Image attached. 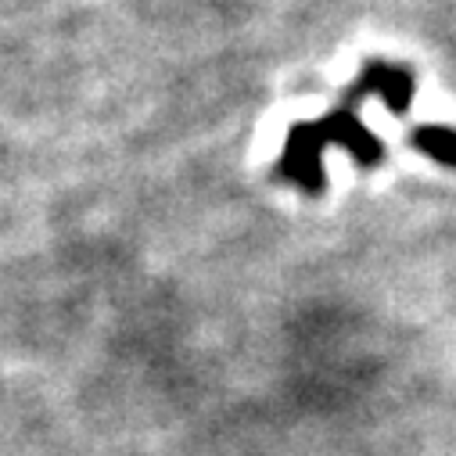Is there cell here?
<instances>
[{
    "mask_svg": "<svg viewBox=\"0 0 456 456\" xmlns=\"http://www.w3.org/2000/svg\"><path fill=\"white\" fill-rule=\"evenodd\" d=\"M346 148L360 166H378L385 159V144L363 126V119L356 116V108H334L323 119L313 123H295L288 141H284V155L277 173L295 180L302 191L320 194L323 191V151L327 148Z\"/></svg>",
    "mask_w": 456,
    "mask_h": 456,
    "instance_id": "6da1fadb",
    "label": "cell"
},
{
    "mask_svg": "<svg viewBox=\"0 0 456 456\" xmlns=\"http://www.w3.org/2000/svg\"><path fill=\"white\" fill-rule=\"evenodd\" d=\"M346 97H349V108H356L367 97H381L395 116H403L413 101V72L406 65H392V61H367Z\"/></svg>",
    "mask_w": 456,
    "mask_h": 456,
    "instance_id": "7a4b0ae2",
    "label": "cell"
},
{
    "mask_svg": "<svg viewBox=\"0 0 456 456\" xmlns=\"http://www.w3.org/2000/svg\"><path fill=\"white\" fill-rule=\"evenodd\" d=\"M410 144L420 155L435 159L438 166H452L456 169V130H449V126H428L424 123V126H413Z\"/></svg>",
    "mask_w": 456,
    "mask_h": 456,
    "instance_id": "3957f363",
    "label": "cell"
}]
</instances>
